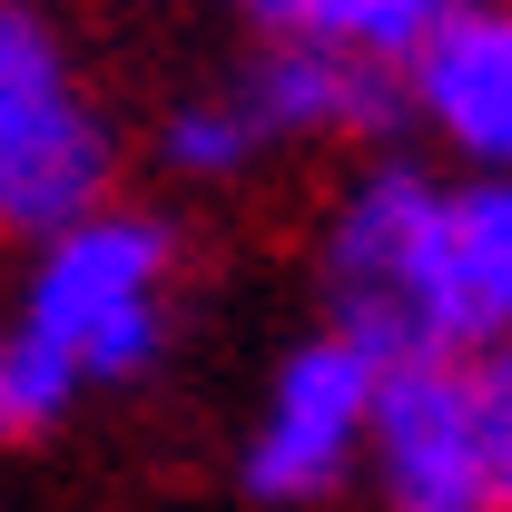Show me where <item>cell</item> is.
I'll return each mask as SVG.
<instances>
[{"mask_svg":"<svg viewBox=\"0 0 512 512\" xmlns=\"http://www.w3.org/2000/svg\"><path fill=\"white\" fill-rule=\"evenodd\" d=\"M325 325L394 355H493L512 335V178L365 158L325 217Z\"/></svg>","mask_w":512,"mask_h":512,"instance_id":"cell-1","label":"cell"},{"mask_svg":"<svg viewBox=\"0 0 512 512\" xmlns=\"http://www.w3.org/2000/svg\"><path fill=\"white\" fill-rule=\"evenodd\" d=\"M168 286H178V227L158 207H99L50 247H30V286L10 325L40 355H60L79 394L138 384L168 355Z\"/></svg>","mask_w":512,"mask_h":512,"instance_id":"cell-2","label":"cell"},{"mask_svg":"<svg viewBox=\"0 0 512 512\" xmlns=\"http://www.w3.org/2000/svg\"><path fill=\"white\" fill-rule=\"evenodd\" d=\"M119 178V128L69 69L60 30L30 0H0V237L50 247L60 227L99 217Z\"/></svg>","mask_w":512,"mask_h":512,"instance_id":"cell-3","label":"cell"},{"mask_svg":"<svg viewBox=\"0 0 512 512\" xmlns=\"http://www.w3.org/2000/svg\"><path fill=\"white\" fill-rule=\"evenodd\" d=\"M375 375L384 355L355 345V335H296L266 375V404H256L247 444H237V493L266 512H296V503H325L365 473V434H375Z\"/></svg>","mask_w":512,"mask_h":512,"instance_id":"cell-4","label":"cell"},{"mask_svg":"<svg viewBox=\"0 0 512 512\" xmlns=\"http://www.w3.org/2000/svg\"><path fill=\"white\" fill-rule=\"evenodd\" d=\"M365 483H375L384 512H493L483 414H473V365L463 355H394L375 375Z\"/></svg>","mask_w":512,"mask_h":512,"instance_id":"cell-5","label":"cell"},{"mask_svg":"<svg viewBox=\"0 0 512 512\" xmlns=\"http://www.w3.org/2000/svg\"><path fill=\"white\" fill-rule=\"evenodd\" d=\"M404 119L463 178H512V0H463L404 69Z\"/></svg>","mask_w":512,"mask_h":512,"instance_id":"cell-6","label":"cell"},{"mask_svg":"<svg viewBox=\"0 0 512 512\" xmlns=\"http://www.w3.org/2000/svg\"><path fill=\"white\" fill-rule=\"evenodd\" d=\"M247 99V119L266 128V148H384L404 119V79L345 50H247V69L227 79Z\"/></svg>","mask_w":512,"mask_h":512,"instance_id":"cell-7","label":"cell"},{"mask_svg":"<svg viewBox=\"0 0 512 512\" xmlns=\"http://www.w3.org/2000/svg\"><path fill=\"white\" fill-rule=\"evenodd\" d=\"M256 30V50H345L375 69H414V50L444 30L463 0H227Z\"/></svg>","mask_w":512,"mask_h":512,"instance_id":"cell-8","label":"cell"},{"mask_svg":"<svg viewBox=\"0 0 512 512\" xmlns=\"http://www.w3.org/2000/svg\"><path fill=\"white\" fill-rule=\"evenodd\" d=\"M158 158H168V178H188V188H237L276 148H266V128L247 119V99L217 79V89H188V99L158 119Z\"/></svg>","mask_w":512,"mask_h":512,"instance_id":"cell-9","label":"cell"},{"mask_svg":"<svg viewBox=\"0 0 512 512\" xmlns=\"http://www.w3.org/2000/svg\"><path fill=\"white\" fill-rule=\"evenodd\" d=\"M69 404H79V375H69L60 355H40L20 325H0V444H40V434H60Z\"/></svg>","mask_w":512,"mask_h":512,"instance_id":"cell-10","label":"cell"},{"mask_svg":"<svg viewBox=\"0 0 512 512\" xmlns=\"http://www.w3.org/2000/svg\"><path fill=\"white\" fill-rule=\"evenodd\" d=\"M473 414H483V473H493V512H512V335L493 355H473Z\"/></svg>","mask_w":512,"mask_h":512,"instance_id":"cell-11","label":"cell"}]
</instances>
